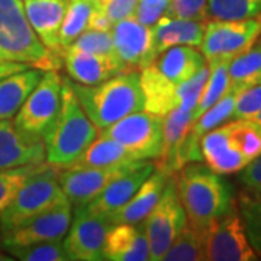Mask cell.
Returning <instances> with one entry per match:
<instances>
[{"mask_svg": "<svg viewBox=\"0 0 261 261\" xmlns=\"http://www.w3.org/2000/svg\"><path fill=\"white\" fill-rule=\"evenodd\" d=\"M168 6H170V0H138L135 18L141 23L152 27L163 15H166Z\"/></svg>", "mask_w": 261, "mask_h": 261, "instance_id": "40", "label": "cell"}, {"mask_svg": "<svg viewBox=\"0 0 261 261\" xmlns=\"http://www.w3.org/2000/svg\"><path fill=\"white\" fill-rule=\"evenodd\" d=\"M74 218L63 240L68 261H100L111 222L102 216L89 212L84 205L73 206Z\"/></svg>", "mask_w": 261, "mask_h": 261, "instance_id": "12", "label": "cell"}, {"mask_svg": "<svg viewBox=\"0 0 261 261\" xmlns=\"http://www.w3.org/2000/svg\"><path fill=\"white\" fill-rule=\"evenodd\" d=\"M102 10L112 23L135 16L138 0H100Z\"/></svg>", "mask_w": 261, "mask_h": 261, "instance_id": "41", "label": "cell"}, {"mask_svg": "<svg viewBox=\"0 0 261 261\" xmlns=\"http://www.w3.org/2000/svg\"><path fill=\"white\" fill-rule=\"evenodd\" d=\"M151 28L157 53L161 54L168 48L177 45L200 47L205 35L206 20H193L163 15Z\"/></svg>", "mask_w": 261, "mask_h": 261, "instance_id": "23", "label": "cell"}, {"mask_svg": "<svg viewBox=\"0 0 261 261\" xmlns=\"http://www.w3.org/2000/svg\"><path fill=\"white\" fill-rule=\"evenodd\" d=\"M206 260L255 261L258 255L247 237L237 203L215 219L206 233Z\"/></svg>", "mask_w": 261, "mask_h": 261, "instance_id": "11", "label": "cell"}, {"mask_svg": "<svg viewBox=\"0 0 261 261\" xmlns=\"http://www.w3.org/2000/svg\"><path fill=\"white\" fill-rule=\"evenodd\" d=\"M63 63L71 82L83 86H94L121 73L109 60L92 53H86L74 45L63 49Z\"/></svg>", "mask_w": 261, "mask_h": 261, "instance_id": "22", "label": "cell"}, {"mask_svg": "<svg viewBox=\"0 0 261 261\" xmlns=\"http://www.w3.org/2000/svg\"><path fill=\"white\" fill-rule=\"evenodd\" d=\"M151 160H134L106 167L60 168L58 181L65 197L73 206L86 205L116 177Z\"/></svg>", "mask_w": 261, "mask_h": 261, "instance_id": "13", "label": "cell"}, {"mask_svg": "<svg viewBox=\"0 0 261 261\" xmlns=\"http://www.w3.org/2000/svg\"><path fill=\"white\" fill-rule=\"evenodd\" d=\"M154 168H155L154 163L147 161L138 167L123 173L122 176L111 181L99 195L94 196L90 202H87L84 207L92 214L102 215V216L118 211L135 195V192L148 178L149 174L154 171Z\"/></svg>", "mask_w": 261, "mask_h": 261, "instance_id": "17", "label": "cell"}, {"mask_svg": "<svg viewBox=\"0 0 261 261\" xmlns=\"http://www.w3.org/2000/svg\"><path fill=\"white\" fill-rule=\"evenodd\" d=\"M39 166L41 163H34L27 166L0 170V215L5 212V209L10 205L19 189L23 186V183L34 171H37Z\"/></svg>", "mask_w": 261, "mask_h": 261, "instance_id": "36", "label": "cell"}, {"mask_svg": "<svg viewBox=\"0 0 261 261\" xmlns=\"http://www.w3.org/2000/svg\"><path fill=\"white\" fill-rule=\"evenodd\" d=\"M23 9L29 25L42 45L54 56H63L60 29L64 20L68 0H23Z\"/></svg>", "mask_w": 261, "mask_h": 261, "instance_id": "16", "label": "cell"}, {"mask_svg": "<svg viewBox=\"0 0 261 261\" xmlns=\"http://www.w3.org/2000/svg\"><path fill=\"white\" fill-rule=\"evenodd\" d=\"M261 13V0H207L206 20H240Z\"/></svg>", "mask_w": 261, "mask_h": 261, "instance_id": "34", "label": "cell"}, {"mask_svg": "<svg viewBox=\"0 0 261 261\" xmlns=\"http://www.w3.org/2000/svg\"><path fill=\"white\" fill-rule=\"evenodd\" d=\"M238 211L243 218L247 237L261 258V189H243L238 195Z\"/></svg>", "mask_w": 261, "mask_h": 261, "instance_id": "31", "label": "cell"}, {"mask_svg": "<svg viewBox=\"0 0 261 261\" xmlns=\"http://www.w3.org/2000/svg\"><path fill=\"white\" fill-rule=\"evenodd\" d=\"M58 170L60 168L48 164L47 161L41 163L37 171L29 176L10 205L0 215V232H8L58 203L68 200L60 186Z\"/></svg>", "mask_w": 261, "mask_h": 261, "instance_id": "6", "label": "cell"}, {"mask_svg": "<svg viewBox=\"0 0 261 261\" xmlns=\"http://www.w3.org/2000/svg\"><path fill=\"white\" fill-rule=\"evenodd\" d=\"M261 109V84L238 94L231 119H252Z\"/></svg>", "mask_w": 261, "mask_h": 261, "instance_id": "38", "label": "cell"}, {"mask_svg": "<svg viewBox=\"0 0 261 261\" xmlns=\"http://www.w3.org/2000/svg\"><path fill=\"white\" fill-rule=\"evenodd\" d=\"M187 222L207 231L209 225L233 205L232 189L221 174L202 163H189L174 176Z\"/></svg>", "mask_w": 261, "mask_h": 261, "instance_id": "1", "label": "cell"}, {"mask_svg": "<svg viewBox=\"0 0 261 261\" xmlns=\"http://www.w3.org/2000/svg\"><path fill=\"white\" fill-rule=\"evenodd\" d=\"M164 77L173 83H183L207 65L205 56L196 47L177 45L159 54L152 63Z\"/></svg>", "mask_w": 261, "mask_h": 261, "instance_id": "25", "label": "cell"}, {"mask_svg": "<svg viewBox=\"0 0 261 261\" xmlns=\"http://www.w3.org/2000/svg\"><path fill=\"white\" fill-rule=\"evenodd\" d=\"M31 65L23 64V63H15V61H6V60H0V80L3 77L18 73L22 70H27Z\"/></svg>", "mask_w": 261, "mask_h": 261, "instance_id": "44", "label": "cell"}, {"mask_svg": "<svg viewBox=\"0 0 261 261\" xmlns=\"http://www.w3.org/2000/svg\"><path fill=\"white\" fill-rule=\"evenodd\" d=\"M113 23L111 22V19L106 16V13L102 10V6L99 5L93 10L92 16L89 19L87 29H93V31H111Z\"/></svg>", "mask_w": 261, "mask_h": 261, "instance_id": "43", "label": "cell"}, {"mask_svg": "<svg viewBox=\"0 0 261 261\" xmlns=\"http://www.w3.org/2000/svg\"><path fill=\"white\" fill-rule=\"evenodd\" d=\"M257 42H258V45H260V47H261V35H260V37H258V39H257Z\"/></svg>", "mask_w": 261, "mask_h": 261, "instance_id": "46", "label": "cell"}, {"mask_svg": "<svg viewBox=\"0 0 261 261\" xmlns=\"http://www.w3.org/2000/svg\"><path fill=\"white\" fill-rule=\"evenodd\" d=\"M228 64L229 61H216L209 63V77L206 82L203 92L200 94V99L193 109V122L206 112L209 108H212L228 90L229 87V77H228Z\"/></svg>", "mask_w": 261, "mask_h": 261, "instance_id": "33", "label": "cell"}, {"mask_svg": "<svg viewBox=\"0 0 261 261\" xmlns=\"http://www.w3.org/2000/svg\"><path fill=\"white\" fill-rule=\"evenodd\" d=\"M170 177L171 176L166 174L164 171L154 168V171L141 185L140 189L135 192V195L132 196L122 207H119L112 214L106 215L105 218L112 225L142 222L145 219V216L149 214V211L157 205Z\"/></svg>", "mask_w": 261, "mask_h": 261, "instance_id": "20", "label": "cell"}, {"mask_svg": "<svg viewBox=\"0 0 261 261\" xmlns=\"http://www.w3.org/2000/svg\"><path fill=\"white\" fill-rule=\"evenodd\" d=\"M240 173V183L243 185V189H261V154L252 160L250 164L238 171Z\"/></svg>", "mask_w": 261, "mask_h": 261, "instance_id": "42", "label": "cell"}, {"mask_svg": "<svg viewBox=\"0 0 261 261\" xmlns=\"http://www.w3.org/2000/svg\"><path fill=\"white\" fill-rule=\"evenodd\" d=\"M6 251L10 255H13V258L20 261H68V257L63 247V241L12 247V248H6Z\"/></svg>", "mask_w": 261, "mask_h": 261, "instance_id": "37", "label": "cell"}, {"mask_svg": "<svg viewBox=\"0 0 261 261\" xmlns=\"http://www.w3.org/2000/svg\"><path fill=\"white\" fill-rule=\"evenodd\" d=\"M79 49H83L86 53H92L96 56H100L106 60H109L113 65H116L122 70L121 61L116 56L115 44H113L112 32L111 31H93V29H86L80 37L71 44Z\"/></svg>", "mask_w": 261, "mask_h": 261, "instance_id": "35", "label": "cell"}, {"mask_svg": "<svg viewBox=\"0 0 261 261\" xmlns=\"http://www.w3.org/2000/svg\"><path fill=\"white\" fill-rule=\"evenodd\" d=\"M99 129L83 111L70 80L63 77L61 111L42 137L45 161L57 168H68L97 137Z\"/></svg>", "mask_w": 261, "mask_h": 261, "instance_id": "2", "label": "cell"}, {"mask_svg": "<svg viewBox=\"0 0 261 261\" xmlns=\"http://www.w3.org/2000/svg\"><path fill=\"white\" fill-rule=\"evenodd\" d=\"M63 77L57 70H47L34 90L19 108L13 123L20 132L42 140L61 111Z\"/></svg>", "mask_w": 261, "mask_h": 261, "instance_id": "7", "label": "cell"}, {"mask_svg": "<svg viewBox=\"0 0 261 261\" xmlns=\"http://www.w3.org/2000/svg\"><path fill=\"white\" fill-rule=\"evenodd\" d=\"M206 5L207 0H170L166 15L181 19L206 20Z\"/></svg>", "mask_w": 261, "mask_h": 261, "instance_id": "39", "label": "cell"}, {"mask_svg": "<svg viewBox=\"0 0 261 261\" xmlns=\"http://www.w3.org/2000/svg\"><path fill=\"white\" fill-rule=\"evenodd\" d=\"M241 93V90L235 89V87H228L226 93L215 103L212 108H209L206 112H203L190 126V135L195 137L196 140H200L206 132L215 129L216 126L222 125L228 119H231L235 100L238 97V94Z\"/></svg>", "mask_w": 261, "mask_h": 261, "instance_id": "32", "label": "cell"}, {"mask_svg": "<svg viewBox=\"0 0 261 261\" xmlns=\"http://www.w3.org/2000/svg\"><path fill=\"white\" fill-rule=\"evenodd\" d=\"M111 32L123 71H141L157 60L152 28L141 23L135 16L113 23Z\"/></svg>", "mask_w": 261, "mask_h": 261, "instance_id": "14", "label": "cell"}, {"mask_svg": "<svg viewBox=\"0 0 261 261\" xmlns=\"http://www.w3.org/2000/svg\"><path fill=\"white\" fill-rule=\"evenodd\" d=\"M206 233L186 221L174 241L168 247L163 261H203L206 260Z\"/></svg>", "mask_w": 261, "mask_h": 261, "instance_id": "28", "label": "cell"}, {"mask_svg": "<svg viewBox=\"0 0 261 261\" xmlns=\"http://www.w3.org/2000/svg\"><path fill=\"white\" fill-rule=\"evenodd\" d=\"M192 116L193 111L181 108H176L163 116V147L159 159L154 160V166L168 176H176L178 173V149L187 130L193 125Z\"/></svg>", "mask_w": 261, "mask_h": 261, "instance_id": "24", "label": "cell"}, {"mask_svg": "<svg viewBox=\"0 0 261 261\" xmlns=\"http://www.w3.org/2000/svg\"><path fill=\"white\" fill-rule=\"evenodd\" d=\"M103 260H149V244L144 229V224L138 222V224L111 225L105 241Z\"/></svg>", "mask_w": 261, "mask_h": 261, "instance_id": "19", "label": "cell"}, {"mask_svg": "<svg viewBox=\"0 0 261 261\" xmlns=\"http://www.w3.org/2000/svg\"><path fill=\"white\" fill-rule=\"evenodd\" d=\"M140 87L145 112L166 116L180 106V87L161 74L154 64L140 71Z\"/></svg>", "mask_w": 261, "mask_h": 261, "instance_id": "21", "label": "cell"}, {"mask_svg": "<svg viewBox=\"0 0 261 261\" xmlns=\"http://www.w3.org/2000/svg\"><path fill=\"white\" fill-rule=\"evenodd\" d=\"M252 119H254L255 122H258V123H261V109L258 111V113H257V115H255V116L252 118Z\"/></svg>", "mask_w": 261, "mask_h": 261, "instance_id": "45", "label": "cell"}, {"mask_svg": "<svg viewBox=\"0 0 261 261\" xmlns=\"http://www.w3.org/2000/svg\"><path fill=\"white\" fill-rule=\"evenodd\" d=\"M99 135L121 144L134 160L159 159L163 147V118L140 111L99 129Z\"/></svg>", "mask_w": 261, "mask_h": 261, "instance_id": "9", "label": "cell"}, {"mask_svg": "<svg viewBox=\"0 0 261 261\" xmlns=\"http://www.w3.org/2000/svg\"><path fill=\"white\" fill-rule=\"evenodd\" d=\"M206 166L218 174H233L261 154V123L254 119H232L200 138Z\"/></svg>", "mask_w": 261, "mask_h": 261, "instance_id": "4", "label": "cell"}, {"mask_svg": "<svg viewBox=\"0 0 261 261\" xmlns=\"http://www.w3.org/2000/svg\"><path fill=\"white\" fill-rule=\"evenodd\" d=\"M100 0H68L64 20L60 29V45L64 49L71 45L87 29L89 19Z\"/></svg>", "mask_w": 261, "mask_h": 261, "instance_id": "30", "label": "cell"}, {"mask_svg": "<svg viewBox=\"0 0 261 261\" xmlns=\"http://www.w3.org/2000/svg\"><path fill=\"white\" fill-rule=\"evenodd\" d=\"M186 214L180 203L176 178L171 176L149 214L142 221L149 244V260L163 261L168 247L186 225Z\"/></svg>", "mask_w": 261, "mask_h": 261, "instance_id": "10", "label": "cell"}, {"mask_svg": "<svg viewBox=\"0 0 261 261\" xmlns=\"http://www.w3.org/2000/svg\"><path fill=\"white\" fill-rule=\"evenodd\" d=\"M70 86L97 129L108 128L130 113L144 109L140 71H122L94 86H83L70 80Z\"/></svg>", "mask_w": 261, "mask_h": 261, "instance_id": "3", "label": "cell"}, {"mask_svg": "<svg viewBox=\"0 0 261 261\" xmlns=\"http://www.w3.org/2000/svg\"><path fill=\"white\" fill-rule=\"evenodd\" d=\"M228 77L229 86L241 92L261 84V47L258 42L229 61Z\"/></svg>", "mask_w": 261, "mask_h": 261, "instance_id": "29", "label": "cell"}, {"mask_svg": "<svg viewBox=\"0 0 261 261\" xmlns=\"http://www.w3.org/2000/svg\"><path fill=\"white\" fill-rule=\"evenodd\" d=\"M129 161H134V159L121 144H118L116 141L109 137L99 135V138L94 140L87 148L84 149L79 160L68 168L106 167V166L123 164V163H129Z\"/></svg>", "mask_w": 261, "mask_h": 261, "instance_id": "27", "label": "cell"}, {"mask_svg": "<svg viewBox=\"0 0 261 261\" xmlns=\"http://www.w3.org/2000/svg\"><path fill=\"white\" fill-rule=\"evenodd\" d=\"M0 60L23 63L42 71L61 65V58L48 51L32 31L22 0H0Z\"/></svg>", "mask_w": 261, "mask_h": 261, "instance_id": "5", "label": "cell"}, {"mask_svg": "<svg viewBox=\"0 0 261 261\" xmlns=\"http://www.w3.org/2000/svg\"><path fill=\"white\" fill-rule=\"evenodd\" d=\"M261 35V13L240 20H207L200 51L207 64L231 61L245 53Z\"/></svg>", "mask_w": 261, "mask_h": 261, "instance_id": "8", "label": "cell"}, {"mask_svg": "<svg viewBox=\"0 0 261 261\" xmlns=\"http://www.w3.org/2000/svg\"><path fill=\"white\" fill-rule=\"evenodd\" d=\"M44 74L42 70L29 67L0 80V121L12 119L22 103Z\"/></svg>", "mask_w": 261, "mask_h": 261, "instance_id": "26", "label": "cell"}, {"mask_svg": "<svg viewBox=\"0 0 261 261\" xmlns=\"http://www.w3.org/2000/svg\"><path fill=\"white\" fill-rule=\"evenodd\" d=\"M73 218L70 200L58 203L44 214L38 215L8 232L2 233V247H23L31 244L63 241Z\"/></svg>", "mask_w": 261, "mask_h": 261, "instance_id": "15", "label": "cell"}, {"mask_svg": "<svg viewBox=\"0 0 261 261\" xmlns=\"http://www.w3.org/2000/svg\"><path fill=\"white\" fill-rule=\"evenodd\" d=\"M45 161L42 140L20 132L12 119L0 121V170Z\"/></svg>", "mask_w": 261, "mask_h": 261, "instance_id": "18", "label": "cell"}, {"mask_svg": "<svg viewBox=\"0 0 261 261\" xmlns=\"http://www.w3.org/2000/svg\"><path fill=\"white\" fill-rule=\"evenodd\" d=\"M0 247H2V232H0Z\"/></svg>", "mask_w": 261, "mask_h": 261, "instance_id": "47", "label": "cell"}]
</instances>
